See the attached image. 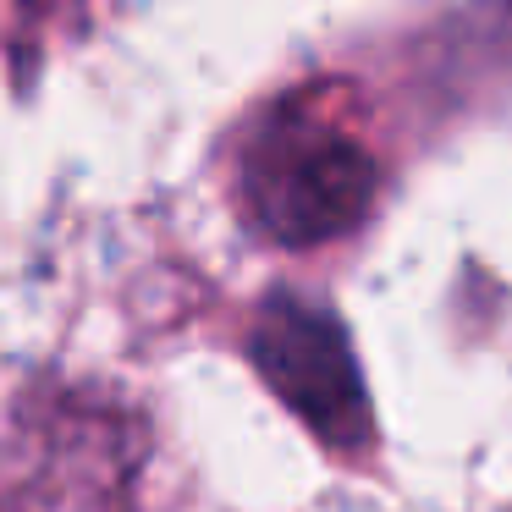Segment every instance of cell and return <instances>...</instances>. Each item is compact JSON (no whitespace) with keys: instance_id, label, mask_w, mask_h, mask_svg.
Returning a JSON list of instances; mask_svg holds the SVG:
<instances>
[{"instance_id":"1","label":"cell","mask_w":512,"mask_h":512,"mask_svg":"<svg viewBox=\"0 0 512 512\" xmlns=\"http://www.w3.org/2000/svg\"><path fill=\"white\" fill-rule=\"evenodd\" d=\"M243 199L254 226L276 243H331L364 221L375 160L314 116H276L243 155Z\"/></svg>"},{"instance_id":"2","label":"cell","mask_w":512,"mask_h":512,"mask_svg":"<svg viewBox=\"0 0 512 512\" xmlns=\"http://www.w3.org/2000/svg\"><path fill=\"white\" fill-rule=\"evenodd\" d=\"M17 463H6L12 512H127L133 430L111 413H39L28 419Z\"/></svg>"},{"instance_id":"3","label":"cell","mask_w":512,"mask_h":512,"mask_svg":"<svg viewBox=\"0 0 512 512\" xmlns=\"http://www.w3.org/2000/svg\"><path fill=\"white\" fill-rule=\"evenodd\" d=\"M254 364L276 386V397L303 424L336 446H358L369 435V402L358 364L347 353L342 325L325 309L298 298H276L254 325Z\"/></svg>"},{"instance_id":"4","label":"cell","mask_w":512,"mask_h":512,"mask_svg":"<svg viewBox=\"0 0 512 512\" xmlns=\"http://www.w3.org/2000/svg\"><path fill=\"white\" fill-rule=\"evenodd\" d=\"M39 6H50V0H39Z\"/></svg>"}]
</instances>
